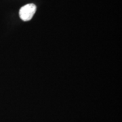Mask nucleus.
I'll return each instance as SVG.
<instances>
[{"mask_svg":"<svg viewBox=\"0 0 122 122\" xmlns=\"http://www.w3.org/2000/svg\"><path fill=\"white\" fill-rule=\"evenodd\" d=\"M35 12H36V5L35 4H29L25 5L20 10L19 12L20 18L23 21H29L34 16Z\"/></svg>","mask_w":122,"mask_h":122,"instance_id":"nucleus-1","label":"nucleus"}]
</instances>
